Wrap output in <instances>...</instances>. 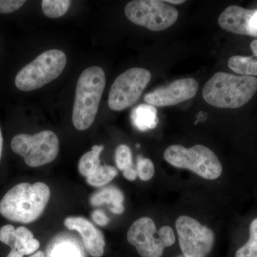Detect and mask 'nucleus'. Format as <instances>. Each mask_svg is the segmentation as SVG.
<instances>
[{
    "label": "nucleus",
    "mask_w": 257,
    "mask_h": 257,
    "mask_svg": "<svg viewBox=\"0 0 257 257\" xmlns=\"http://www.w3.org/2000/svg\"><path fill=\"white\" fill-rule=\"evenodd\" d=\"M128 242L136 248L143 257H161L166 247L175 242V234L169 226L159 231L150 217H142L133 223L127 232Z\"/></svg>",
    "instance_id": "obj_6"
},
{
    "label": "nucleus",
    "mask_w": 257,
    "mask_h": 257,
    "mask_svg": "<svg viewBox=\"0 0 257 257\" xmlns=\"http://www.w3.org/2000/svg\"><path fill=\"white\" fill-rule=\"evenodd\" d=\"M7 257H23V255L21 254L20 252H18L16 250H11L9 254Z\"/></svg>",
    "instance_id": "obj_31"
},
{
    "label": "nucleus",
    "mask_w": 257,
    "mask_h": 257,
    "mask_svg": "<svg viewBox=\"0 0 257 257\" xmlns=\"http://www.w3.org/2000/svg\"><path fill=\"white\" fill-rule=\"evenodd\" d=\"M124 195L122 192L116 187H104L99 192L94 193L90 197V203L94 207L101 206L102 204H111L110 211L116 214H122L124 211Z\"/></svg>",
    "instance_id": "obj_14"
},
{
    "label": "nucleus",
    "mask_w": 257,
    "mask_h": 257,
    "mask_svg": "<svg viewBox=\"0 0 257 257\" xmlns=\"http://www.w3.org/2000/svg\"><path fill=\"white\" fill-rule=\"evenodd\" d=\"M165 2L166 3H170V4L174 5L183 4V3H185V1H184V0H167V1Z\"/></svg>",
    "instance_id": "obj_32"
},
{
    "label": "nucleus",
    "mask_w": 257,
    "mask_h": 257,
    "mask_svg": "<svg viewBox=\"0 0 257 257\" xmlns=\"http://www.w3.org/2000/svg\"><path fill=\"white\" fill-rule=\"evenodd\" d=\"M249 30L251 36L257 37V10L251 16L249 22Z\"/></svg>",
    "instance_id": "obj_28"
},
{
    "label": "nucleus",
    "mask_w": 257,
    "mask_h": 257,
    "mask_svg": "<svg viewBox=\"0 0 257 257\" xmlns=\"http://www.w3.org/2000/svg\"><path fill=\"white\" fill-rule=\"evenodd\" d=\"M71 3L69 0H43L42 11L48 18H59L68 11Z\"/></svg>",
    "instance_id": "obj_19"
},
{
    "label": "nucleus",
    "mask_w": 257,
    "mask_h": 257,
    "mask_svg": "<svg viewBox=\"0 0 257 257\" xmlns=\"http://www.w3.org/2000/svg\"><path fill=\"white\" fill-rule=\"evenodd\" d=\"M118 172L116 168L109 165H101L97 170L88 177L87 182L93 187H104L116 177Z\"/></svg>",
    "instance_id": "obj_18"
},
{
    "label": "nucleus",
    "mask_w": 257,
    "mask_h": 257,
    "mask_svg": "<svg viewBox=\"0 0 257 257\" xmlns=\"http://www.w3.org/2000/svg\"><path fill=\"white\" fill-rule=\"evenodd\" d=\"M199 89V83L193 78L179 79L169 85L157 88L144 96L147 104L153 106L176 105L192 99Z\"/></svg>",
    "instance_id": "obj_11"
},
{
    "label": "nucleus",
    "mask_w": 257,
    "mask_h": 257,
    "mask_svg": "<svg viewBox=\"0 0 257 257\" xmlns=\"http://www.w3.org/2000/svg\"><path fill=\"white\" fill-rule=\"evenodd\" d=\"M67 57L60 50H50L24 67L15 77V85L25 92L40 89L55 80L63 72Z\"/></svg>",
    "instance_id": "obj_5"
},
{
    "label": "nucleus",
    "mask_w": 257,
    "mask_h": 257,
    "mask_svg": "<svg viewBox=\"0 0 257 257\" xmlns=\"http://www.w3.org/2000/svg\"><path fill=\"white\" fill-rule=\"evenodd\" d=\"M103 150V145H94L91 151L87 152L81 157L78 165V170L81 175L87 178L101 166L99 155Z\"/></svg>",
    "instance_id": "obj_16"
},
{
    "label": "nucleus",
    "mask_w": 257,
    "mask_h": 257,
    "mask_svg": "<svg viewBox=\"0 0 257 257\" xmlns=\"http://www.w3.org/2000/svg\"><path fill=\"white\" fill-rule=\"evenodd\" d=\"M165 160L174 167L187 169L208 180L219 178L222 166L214 152L204 145L186 148L179 145L170 146L164 154Z\"/></svg>",
    "instance_id": "obj_4"
},
{
    "label": "nucleus",
    "mask_w": 257,
    "mask_h": 257,
    "mask_svg": "<svg viewBox=\"0 0 257 257\" xmlns=\"http://www.w3.org/2000/svg\"><path fill=\"white\" fill-rule=\"evenodd\" d=\"M124 13L132 23L155 32L170 28L179 17L175 7L159 0L130 2L125 7Z\"/></svg>",
    "instance_id": "obj_8"
},
{
    "label": "nucleus",
    "mask_w": 257,
    "mask_h": 257,
    "mask_svg": "<svg viewBox=\"0 0 257 257\" xmlns=\"http://www.w3.org/2000/svg\"><path fill=\"white\" fill-rule=\"evenodd\" d=\"M255 10L245 9L236 5H231L221 13L218 23L221 28L226 31L251 36L249 22Z\"/></svg>",
    "instance_id": "obj_13"
},
{
    "label": "nucleus",
    "mask_w": 257,
    "mask_h": 257,
    "mask_svg": "<svg viewBox=\"0 0 257 257\" xmlns=\"http://www.w3.org/2000/svg\"><path fill=\"white\" fill-rule=\"evenodd\" d=\"M3 138L2 134L1 128H0V160H1L2 155H3Z\"/></svg>",
    "instance_id": "obj_33"
},
{
    "label": "nucleus",
    "mask_w": 257,
    "mask_h": 257,
    "mask_svg": "<svg viewBox=\"0 0 257 257\" xmlns=\"http://www.w3.org/2000/svg\"><path fill=\"white\" fill-rule=\"evenodd\" d=\"M30 257H45V255L43 251H39Z\"/></svg>",
    "instance_id": "obj_35"
},
{
    "label": "nucleus",
    "mask_w": 257,
    "mask_h": 257,
    "mask_svg": "<svg viewBox=\"0 0 257 257\" xmlns=\"http://www.w3.org/2000/svg\"><path fill=\"white\" fill-rule=\"evenodd\" d=\"M50 189L43 182L20 183L7 192L0 202V214L8 220L29 224L45 211Z\"/></svg>",
    "instance_id": "obj_1"
},
{
    "label": "nucleus",
    "mask_w": 257,
    "mask_h": 257,
    "mask_svg": "<svg viewBox=\"0 0 257 257\" xmlns=\"http://www.w3.org/2000/svg\"><path fill=\"white\" fill-rule=\"evenodd\" d=\"M105 86V73L100 67H88L79 76L72 111V123L77 130L92 126Z\"/></svg>",
    "instance_id": "obj_3"
},
{
    "label": "nucleus",
    "mask_w": 257,
    "mask_h": 257,
    "mask_svg": "<svg viewBox=\"0 0 257 257\" xmlns=\"http://www.w3.org/2000/svg\"><path fill=\"white\" fill-rule=\"evenodd\" d=\"M11 148L15 154L23 157L29 167H39L55 160L60 143L55 133L45 130L34 135H16L12 140Z\"/></svg>",
    "instance_id": "obj_7"
},
{
    "label": "nucleus",
    "mask_w": 257,
    "mask_h": 257,
    "mask_svg": "<svg viewBox=\"0 0 257 257\" xmlns=\"http://www.w3.org/2000/svg\"><path fill=\"white\" fill-rule=\"evenodd\" d=\"M228 66L231 70L241 76H257V59L253 57L233 56L229 59Z\"/></svg>",
    "instance_id": "obj_17"
},
{
    "label": "nucleus",
    "mask_w": 257,
    "mask_h": 257,
    "mask_svg": "<svg viewBox=\"0 0 257 257\" xmlns=\"http://www.w3.org/2000/svg\"><path fill=\"white\" fill-rule=\"evenodd\" d=\"M207 114L204 113V111H200L199 114H197V119L199 121H203V120L207 119Z\"/></svg>",
    "instance_id": "obj_34"
},
{
    "label": "nucleus",
    "mask_w": 257,
    "mask_h": 257,
    "mask_svg": "<svg viewBox=\"0 0 257 257\" xmlns=\"http://www.w3.org/2000/svg\"><path fill=\"white\" fill-rule=\"evenodd\" d=\"M123 175H124V178L128 181H135L138 176L137 170H135L133 167H130V168L123 171Z\"/></svg>",
    "instance_id": "obj_29"
},
{
    "label": "nucleus",
    "mask_w": 257,
    "mask_h": 257,
    "mask_svg": "<svg viewBox=\"0 0 257 257\" xmlns=\"http://www.w3.org/2000/svg\"><path fill=\"white\" fill-rule=\"evenodd\" d=\"M40 243L38 240L35 239H30L28 243L25 244V248H24L23 254L24 255H30L32 254L36 251L39 248H40Z\"/></svg>",
    "instance_id": "obj_27"
},
{
    "label": "nucleus",
    "mask_w": 257,
    "mask_h": 257,
    "mask_svg": "<svg viewBox=\"0 0 257 257\" xmlns=\"http://www.w3.org/2000/svg\"><path fill=\"white\" fill-rule=\"evenodd\" d=\"M131 120L134 126L140 131L153 130L158 124L157 109L150 104H140L132 111Z\"/></svg>",
    "instance_id": "obj_15"
},
{
    "label": "nucleus",
    "mask_w": 257,
    "mask_h": 257,
    "mask_svg": "<svg viewBox=\"0 0 257 257\" xmlns=\"http://www.w3.org/2000/svg\"><path fill=\"white\" fill-rule=\"evenodd\" d=\"M69 230L77 231L82 236L84 247L92 257H101L104 254L105 239L100 230L82 216H70L64 221Z\"/></svg>",
    "instance_id": "obj_12"
},
{
    "label": "nucleus",
    "mask_w": 257,
    "mask_h": 257,
    "mask_svg": "<svg viewBox=\"0 0 257 257\" xmlns=\"http://www.w3.org/2000/svg\"><path fill=\"white\" fill-rule=\"evenodd\" d=\"M137 172L138 177L141 180L149 181L155 175V170L153 162L150 159L144 158L139 156L138 165H137Z\"/></svg>",
    "instance_id": "obj_22"
},
{
    "label": "nucleus",
    "mask_w": 257,
    "mask_h": 257,
    "mask_svg": "<svg viewBox=\"0 0 257 257\" xmlns=\"http://www.w3.org/2000/svg\"><path fill=\"white\" fill-rule=\"evenodd\" d=\"M184 257H185V256H184Z\"/></svg>",
    "instance_id": "obj_36"
},
{
    "label": "nucleus",
    "mask_w": 257,
    "mask_h": 257,
    "mask_svg": "<svg viewBox=\"0 0 257 257\" xmlns=\"http://www.w3.org/2000/svg\"><path fill=\"white\" fill-rule=\"evenodd\" d=\"M179 246L185 257H204L214 246V234L190 216H181L176 221Z\"/></svg>",
    "instance_id": "obj_10"
},
{
    "label": "nucleus",
    "mask_w": 257,
    "mask_h": 257,
    "mask_svg": "<svg viewBox=\"0 0 257 257\" xmlns=\"http://www.w3.org/2000/svg\"><path fill=\"white\" fill-rule=\"evenodd\" d=\"M152 78L150 71L133 67L120 74L111 85L108 105L113 111H122L135 104Z\"/></svg>",
    "instance_id": "obj_9"
},
{
    "label": "nucleus",
    "mask_w": 257,
    "mask_h": 257,
    "mask_svg": "<svg viewBox=\"0 0 257 257\" xmlns=\"http://www.w3.org/2000/svg\"><path fill=\"white\" fill-rule=\"evenodd\" d=\"M0 241L8 245L12 249H15L18 244V237L13 225H5L0 229Z\"/></svg>",
    "instance_id": "obj_23"
},
{
    "label": "nucleus",
    "mask_w": 257,
    "mask_h": 257,
    "mask_svg": "<svg viewBox=\"0 0 257 257\" xmlns=\"http://www.w3.org/2000/svg\"><path fill=\"white\" fill-rule=\"evenodd\" d=\"M257 91V79L216 72L203 87L202 96L215 107L236 109L246 104Z\"/></svg>",
    "instance_id": "obj_2"
},
{
    "label": "nucleus",
    "mask_w": 257,
    "mask_h": 257,
    "mask_svg": "<svg viewBox=\"0 0 257 257\" xmlns=\"http://www.w3.org/2000/svg\"><path fill=\"white\" fill-rule=\"evenodd\" d=\"M51 257H80V254L73 244L65 242L56 246Z\"/></svg>",
    "instance_id": "obj_24"
},
{
    "label": "nucleus",
    "mask_w": 257,
    "mask_h": 257,
    "mask_svg": "<svg viewBox=\"0 0 257 257\" xmlns=\"http://www.w3.org/2000/svg\"><path fill=\"white\" fill-rule=\"evenodd\" d=\"M92 220L99 226H104L109 223V219L105 213L101 210H95L92 214Z\"/></svg>",
    "instance_id": "obj_26"
},
{
    "label": "nucleus",
    "mask_w": 257,
    "mask_h": 257,
    "mask_svg": "<svg viewBox=\"0 0 257 257\" xmlns=\"http://www.w3.org/2000/svg\"><path fill=\"white\" fill-rule=\"evenodd\" d=\"M250 47H251L253 53L254 54L255 56L257 57V40H253V41L251 42V45H250Z\"/></svg>",
    "instance_id": "obj_30"
},
{
    "label": "nucleus",
    "mask_w": 257,
    "mask_h": 257,
    "mask_svg": "<svg viewBox=\"0 0 257 257\" xmlns=\"http://www.w3.org/2000/svg\"><path fill=\"white\" fill-rule=\"evenodd\" d=\"M26 1L23 0H0V14L14 13L23 6Z\"/></svg>",
    "instance_id": "obj_25"
},
{
    "label": "nucleus",
    "mask_w": 257,
    "mask_h": 257,
    "mask_svg": "<svg viewBox=\"0 0 257 257\" xmlns=\"http://www.w3.org/2000/svg\"><path fill=\"white\" fill-rule=\"evenodd\" d=\"M115 161L117 168L121 171L133 167V155L131 150L126 145L117 147L115 152Z\"/></svg>",
    "instance_id": "obj_21"
},
{
    "label": "nucleus",
    "mask_w": 257,
    "mask_h": 257,
    "mask_svg": "<svg viewBox=\"0 0 257 257\" xmlns=\"http://www.w3.org/2000/svg\"><path fill=\"white\" fill-rule=\"evenodd\" d=\"M236 257H257V218L250 226L249 239L238 249Z\"/></svg>",
    "instance_id": "obj_20"
}]
</instances>
